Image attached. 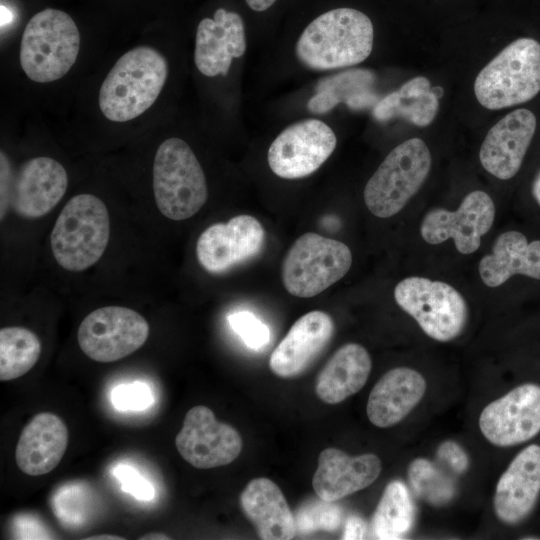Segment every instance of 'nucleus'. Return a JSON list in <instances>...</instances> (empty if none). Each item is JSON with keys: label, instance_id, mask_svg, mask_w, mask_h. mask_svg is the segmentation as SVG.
I'll return each instance as SVG.
<instances>
[{"label": "nucleus", "instance_id": "obj_27", "mask_svg": "<svg viewBox=\"0 0 540 540\" xmlns=\"http://www.w3.org/2000/svg\"><path fill=\"white\" fill-rule=\"evenodd\" d=\"M438 108L439 98L432 91L430 81L418 76L379 100L373 108V116L378 121L399 117L425 127L434 120Z\"/></svg>", "mask_w": 540, "mask_h": 540}, {"label": "nucleus", "instance_id": "obj_31", "mask_svg": "<svg viewBox=\"0 0 540 540\" xmlns=\"http://www.w3.org/2000/svg\"><path fill=\"white\" fill-rule=\"evenodd\" d=\"M408 477L416 495L433 505L447 503L454 495L452 481L427 459L413 460Z\"/></svg>", "mask_w": 540, "mask_h": 540}, {"label": "nucleus", "instance_id": "obj_25", "mask_svg": "<svg viewBox=\"0 0 540 540\" xmlns=\"http://www.w3.org/2000/svg\"><path fill=\"white\" fill-rule=\"evenodd\" d=\"M478 269L489 287H498L515 274L540 280V240L528 242L521 232H504L495 240L492 253L480 260Z\"/></svg>", "mask_w": 540, "mask_h": 540}, {"label": "nucleus", "instance_id": "obj_26", "mask_svg": "<svg viewBox=\"0 0 540 540\" xmlns=\"http://www.w3.org/2000/svg\"><path fill=\"white\" fill-rule=\"evenodd\" d=\"M372 368L368 351L357 343L340 347L327 361L316 380V394L337 404L357 393L365 385Z\"/></svg>", "mask_w": 540, "mask_h": 540}, {"label": "nucleus", "instance_id": "obj_15", "mask_svg": "<svg viewBox=\"0 0 540 540\" xmlns=\"http://www.w3.org/2000/svg\"><path fill=\"white\" fill-rule=\"evenodd\" d=\"M265 231L251 215H238L227 223L206 228L196 244V255L202 267L214 274L256 256L263 247Z\"/></svg>", "mask_w": 540, "mask_h": 540}, {"label": "nucleus", "instance_id": "obj_43", "mask_svg": "<svg viewBox=\"0 0 540 540\" xmlns=\"http://www.w3.org/2000/svg\"><path fill=\"white\" fill-rule=\"evenodd\" d=\"M432 91L434 92V94L440 99L443 94H444V90L442 87L440 86H435V87H432Z\"/></svg>", "mask_w": 540, "mask_h": 540}, {"label": "nucleus", "instance_id": "obj_1", "mask_svg": "<svg viewBox=\"0 0 540 540\" xmlns=\"http://www.w3.org/2000/svg\"><path fill=\"white\" fill-rule=\"evenodd\" d=\"M370 18L352 8H337L315 18L296 43V56L307 68L324 71L361 63L373 48Z\"/></svg>", "mask_w": 540, "mask_h": 540}, {"label": "nucleus", "instance_id": "obj_42", "mask_svg": "<svg viewBox=\"0 0 540 540\" xmlns=\"http://www.w3.org/2000/svg\"><path fill=\"white\" fill-rule=\"evenodd\" d=\"M123 539H124L123 537H119L116 535H107V534L95 535V536L86 538V540H123Z\"/></svg>", "mask_w": 540, "mask_h": 540}, {"label": "nucleus", "instance_id": "obj_40", "mask_svg": "<svg viewBox=\"0 0 540 540\" xmlns=\"http://www.w3.org/2000/svg\"><path fill=\"white\" fill-rule=\"evenodd\" d=\"M532 194L536 200V202L540 206V172L536 176L533 185H532Z\"/></svg>", "mask_w": 540, "mask_h": 540}, {"label": "nucleus", "instance_id": "obj_33", "mask_svg": "<svg viewBox=\"0 0 540 540\" xmlns=\"http://www.w3.org/2000/svg\"><path fill=\"white\" fill-rule=\"evenodd\" d=\"M228 323L250 349L260 350L270 341L269 327L250 311L241 310L231 313L228 315Z\"/></svg>", "mask_w": 540, "mask_h": 540}, {"label": "nucleus", "instance_id": "obj_13", "mask_svg": "<svg viewBox=\"0 0 540 540\" xmlns=\"http://www.w3.org/2000/svg\"><path fill=\"white\" fill-rule=\"evenodd\" d=\"M479 428L497 447H510L540 432V386L525 383L490 402L481 411Z\"/></svg>", "mask_w": 540, "mask_h": 540}, {"label": "nucleus", "instance_id": "obj_5", "mask_svg": "<svg viewBox=\"0 0 540 540\" xmlns=\"http://www.w3.org/2000/svg\"><path fill=\"white\" fill-rule=\"evenodd\" d=\"M153 191L159 211L171 220L188 219L205 204V174L184 140L173 137L159 145L153 164Z\"/></svg>", "mask_w": 540, "mask_h": 540}, {"label": "nucleus", "instance_id": "obj_10", "mask_svg": "<svg viewBox=\"0 0 540 540\" xmlns=\"http://www.w3.org/2000/svg\"><path fill=\"white\" fill-rule=\"evenodd\" d=\"M148 335V322L138 312L121 306H107L92 311L82 320L77 340L85 355L107 363L135 352L146 342Z\"/></svg>", "mask_w": 540, "mask_h": 540}, {"label": "nucleus", "instance_id": "obj_38", "mask_svg": "<svg viewBox=\"0 0 540 540\" xmlns=\"http://www.w3.org/2000/svg\"><path fill=\"white\" fill-rule=\"evenodd\" d=\"M367 531L366 522L359 516H351L345 524L342 539H363Z\"/></svg>", "mask_w": 540, "mask_h": 540}, {"label": "nucleus", "instance_id": "obj_34", "mask_svg": "<svg viewBox=\"0 0 540 540\" xmlns=\"http://www.w3.org/2000/svg\"><path fill=\"white\" fill-rule=\"evenodd\" d=\"M111 401L118 410L139 411L153 403V395L146 383L133 382L118 385L111 394Z\"/></svg>", "mask_w": 540, "mask_h": 540}, {"label": "nucleus", "instance_id": "obj_2", "mask_svg": "<svg viewBox=\"0 0 540 540\" xmlns=\"http://www.w3.org/2000/svg\"><path fill=\"white\" fill-rule=\"evenodd\" d=\"M168 76L166 58L149 46L135 47L111 68L99 90V107L113 122H127L150 108Z\"/></svg>", "mask_w": 540, "mask_h": 540}, {"label": "nucleus", "instance_id": "obj_8", "mask_svg": "<svg viewBox=\"0 0 540 540\" xmlns=\"http://www.w3.org/2000/svg\"><path fill=\"white\" fill-rule=\"evenodd\" d=\"M352 264L349 247L307 232L295 240L282 263V282L293 296H316L343 278Z\"/></svg>", "mask_w": 540, "mask_h": 540}, {"label": "nucleus", "instance_id": "obj_32", "mask_svg": "<svg viewBox=\"0 0 540 540\" xmlns=\"http://www.w3.org/2000/svg\"><path fill=\"white\" fill-rule=\"evenodd\" d=\"M321 499V498H320ZM342 521V509L325 500L309 503L297 514V527L303 532L335 530Z\"/></svg>", "mask_w": 540, "mask_h": 540}, {"label": "nucleus", "instance_id": "obj_12", "mask_svg": "<svg viewBox=\"0 0 540 540\" xmlns=\"http://www.w3.org/2000/svg\"><path fill=\"white\" fill-rule=\"evenodd\" d=\"M242 438L229 424L216 420L206 406L186 413L175 446L181 457L198 469H210L233 462L242 450Z\"/></svg>", "mask_w": 540, "mask_h": 540}, {"label": "nucleus", "instance_id": "obj_11", "mask_svg": "<svg viewBox=\"0 0 540 540\" xmlns=\"http://www.w3.org/2000/svg\"><path fill=\"white\" fill-rule=\"evenodd\" d=\"M336 144L335 133L326 123L302 120L285 128L271 143L268 164L281 178H304L320 168Z\"/></svg>", "mask_w": 540, "mask_h": 540}, {"label": "nucleus", "instance_id": "obj_21", "mask_svg": "<svg viewBox=\"0 0 540 540\" xmlns=\"http://www.w3.org/2000/svg\"><path fill=\"white\" fill-rule=\"evenodd\" d=\"M381 470V460L375 454L350 456L337 448H326L319 454L312 486L319 498L335 502L370 486Z\"/></svg>", "mask_w": 540, "mask_h": 540}, {"label": "nucleus", "instance_id": "obj_30", "mask_svg": "<svg viewBox=\"0 0 540 540\" xmlns=\"http://www.w3.org/2000/svg\"><path fill=\"white\" fill-rule=\"evenodd\" d=\"M375 75L365 69H353L341 72L320 81L317 90H330L339 100L351 109H363L379 101L372 92Z\"/></svg>", "mask_w": 540, "mask_h": 540}, {"label": "nucleus", "instance_id": "obj_29", "mask_svg": "<svg viewBox=\"0 0 540 540\" xmlns=\"http://www.w3.org/2000/svg\"><path fill=\"white\" fill-rule=\"evenodd\" d=\"M41 343L36 334L23 327L0 330V380L10 381L26 374L38 361Z\"/></svg>", "mask_w": 540, "mask_h": 540}, {"label": "nucleus", "instance_id": "obj_3", "mask_svg": "<svg viewBox=\"0 0 540 540\" xmlns=\"http://www.w3.org/2000/svg\"><path fill=\"white\" fill-rule=\"evenodd\" d=\"M80 34L74 20L53 8L36 13L27 23L20 43V65L37 83L62 78L76 62Z\"/></svg>", "mask_w": 540, "mask_h": 540}, {"label": "nucleus", "instance_id": "obj_19", "mask_svg": "<svg viewBox=\"0 0 540 540\" xmlns=\"http://www.w3.org/2000/svg\"><path fill=\"white\" fill-rule=\"evenodd\" d=\"M246 50L244 23L241 16L223 8L214 18H204L196 31L194 61L205 76H226L233 58Z\"/></svg>", "mask_w": 540, "mask_h": 540}, {"label": "nucleus", "instance_id": "obj_16", "mask_svg": "<svg viewBox=\"0 0 540 540\" xmlns=\"http://www.w3.org/2000/svg\"><path fill=\"white\" fill-rule=\"evenodd\" d=\"M536 117L528 109H517L498 121L487 133L479 152L484 169L501 180L519 171L536 131Z\"/></svg>", "mask_w": 540, "mask_h": 540}, {"label": "nucleus", "instance_id": "obj_23", "mask_svg": "<svg viewBox=\"0 0 540 540\" xmlns=\"http://www.w3.org/2000/svg\"><path fill=\"white\" fill-rule=\"evenodd\" d=\"M68 429L51 412L36 414L22 429L15 450L18 468L31 476L51 472L61 461L68 446Z\"/></svg>", "mask_w": 540, "mask_h": 540}, {"label": "nucleus", "instance_id": "obj_4", "mask_svg": "<svg viewBox=\"0 0 540 540\" xmlns=\"http://www.w3.org/2000/svg\"><path fill=\"white\" fill-rule=\"evenodd\" d=\"M108 210L98 197L80 194L62 209L51 233L57 263L68 271H83L95 264L109 240Z\"/></svg>", "mask_w": 540, "mask_h": 540}, {"label": "nucleus", "instance_id": "obj_35", "mask_svg": "<svg viewBox=\"0 0 540 540\" xmlns=\"http://www.w3.org/2000/svg\"><path fill=\"white\" fill-rule=\"evenodd\" d=\"M114 474L121 482L122 489L137 499L147 501L154 497L155 491L151 483L144 479L135 468L119 465L115 468Z\"/></svg>", "mask_w": 540, "mask_h": 540}, {"label": "nucleus", "instance_id": "obj_6", "mask_svg": "<svg viewBox=\"0 0 540 540\" xmlns=\"http://www.w3.org/2000/svg\"><path fill=\"white\" fill-rule=\"evenodd\" d=\"M540 91V43L519 38L506 46L477 75L474 93L490 110L525 103Z\"/></svg>", "mask_w": 540, "mask_h": 540}, {"label": "nucleus", "instance_id": "obj_39", "mask_svg": "<svg viewBox=\"0 0 540 540\" xmlns=\"http://www.w3.org/2000/svg\"><path fill=\"white\" fill-rule=\"evenodd\" d=\"M247 5L254 11H264L271 7L276 0H245Z\"/></svg>", "mask_w": 540, "mask_h": 540}, {"label": "nucleus", "instance_id": "obj_28", "mask_svg": "<svg viewBox=\"0 0 540 540\" xmlns=\"http://www.w3.org/2000/svg\"><path fill=\"white\" fill-rule=\"evenodd\" d=\"M415 505L406 485L398 480L390 482L372 517V530L377 539H401L413 527Z\"/></svg>", "mask_w": 540, "mask_h": 540}, {"label": "nucleus", "instance_id": "obj_24", "mask_svg": "<svg viewBox=\"0 0 540 540\" xmlns=\"http://www.w3.org/2000/svg\"><path fill=\"white\" fill-rule=\"evenodd\" d=\"M244 515L264 540H288L295 536L296 523L281 489L268 478L248 482L240 495Z\"/></svg>", "mask_w": 540, "mask_h": 540}, {"label": "nucleus", "instance_id": "obj_17", "mask_svg": "<svg viewBox=\"0 0 540 540\" xmlns=\"http://www.w3.org/2000/svg\"><path fill=\"white\" fill-rule=\"evenodd\" d=\"M540 493V446L521 450L500 476L493 497L496 517L515 525L533 510Z\"/></svg>", "mask_w": 540, "mask_h": 540}, {"label": "nucleus", "instance_id": "obj_36", "mask_svg": "<svg viewBox=\"0 0 540 540\" xmlns=\"http://www.w3.org/2000/svg\"><path fill=\"white\" fill-rule=\"evenodd\" d=\"M437 457L456 473H463L469 466V458L464 449L453 441L443 442L437 450Z\"/></svg>", "mask_w": 540, "mask_h": 540}, {"label": "nucleus", "instance_id": "obj_18", "mask_svg": "<svg viewBox=\"0 0 540 540\" xmlns=\"http://www.w3.org/2000/svg\"><path fill=\"white\" fill-rule=\"evenodd\" d=\"M67 185V172L58 161L45 156L32 158L23 163L15 176L12 206L22 217H41L57 205Z\"/></svg>", "mask_w": 540, "mask_h": 540}, {"label": "nucleus", "instance_id": "obj_22", "mask_svg": "<svg viewBox=\"0 0 540 540\" xmlns=\"http://www.w3.org/2000/svg\"><path fill=\"white\" fill-rule=\"evenodd\" d=\"M426 388L424 376L412 368L396 367L387 371L369 394L368 419L380 428L398 424L419 404Z\"/></svg>", "mask_w": 540, "mask_h": 540}, {"label": "nucleus", "instance_id": "obj_7", "mask_svg": "<svg viewBox=\"0 0 540 540\" xmlns=\"http://www.w3.org/2000/svg\"><path fill=\"white\" fill-rule=\"evenodd\" d=\"M431 168V154L419 138L396 146L368 180L364 201L369 211L388 218L401 211L418 192Z\"/></svg>", "mask_w": 540, "mask_h": 540}, {"label": "nucleus", "instance_id": "obj_14", "mask_svg": "<svg viewBox=\"0 0 540 540\" xmlns=\"http://www.w3.org/2000/svg\"><path fill=\"white\" fill-rule=\"evenodd\" d=\"M495 205L491 197L480 190L467 194L455 211L434 208L422 220L420 233L429 244H440L452 238L462 254L475 252L493 225Z\"/></svg>", "mask_w": 540, "mask_h": 540}, {"label": "nucleus", "instance_id": "obj_41", "mask_svg": "<svg viewBox=\"0 0 540 540\" xmlns=\"http://www.w3.org/2000/svg\"><path fill=\"white\" fill-rule=\"evenodd\" d=\"M141 540H168L170 537H168L166 534L163 533H148L140 538Z\"/></svg>", "mask_w": 540, "mask_h": 540}, {"label": "nucleus", "instance_id": "obj_37", "mask_svg": "<svg viewBox=\"0 0 540 540\" xmlns=\"http://www.w3.org/2000/svg\"><path fill=\"white\" fill-rule=\"evenodd\" d=\"M338 103V98L330 90H321L308 101L307 107L310 112L321 114L328 112Z\"/></svg>", "mask_w": 540, "mask_h": 540}, {"label": "nucleus", "instance_id": "obj_20", "mask_svg": "<svg viewBox=\"0 0 540 540\" xmlns=\"http://www.w3.org/2000/svg\"><path fill=\"white\" fill-rule=\"evenodd\" d=\"M334 333V322L314 310L301 316L277 345L269 359L271 371L282 378L303 373L323 351Z\"/></svg>", "mask_w": 540, "mask_h": 540}, {"label": "nucleus", "instance_id": "obj_9", "mask_svg": "<svg viewBox=\"0 0 540 540\" xmlns=\"http://www.w3.org/2000/svg\"><path fill=\"white\" fill-rule=\"evenodd\" d=\"M398 306L430 338L448 342L457 338L468 321V306L451 285L425 277H408L394 289Z\"/></svg>", "mask_w": 540, "mask_h": 540}]
</instances>
